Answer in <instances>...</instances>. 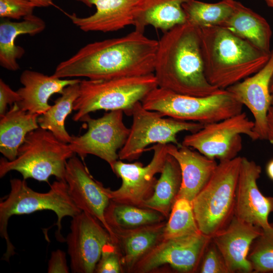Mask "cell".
Segmentation results:
<instances>
[{
	"label": "cell",
	"mask_w": 273,
	"mask_h": 273,
	"mask_svg": "<svg viewBox=\"0 0 273 273\" xmlns=\"http://www.w3.org/2000/svg\"><path fill=\"white\" fill-rule=\"evenodd\" d=\"M158 42L134 29L122 37L89 43L60 62L53 75L99 80L154 73Z\"/></svg>",
	"instance_id": "cell-1"
},
{
	"label": "cell",
	"mask_w": 273,
	"mask_h": 273,
	"mask_svg": "<svg viewBox=\"0 0 273 273\" xmlns=\"http://www.w3.org/2000/svg\"><path fill=\"white\" fill-rule=\"evenodd\" d=\"M154 74L158 87L178 94L206 97L225 90L207 81L200 29L188 22L164 32L158 42Z\"/></svg>",
	"instance_id": "cell-2"
},
{
	"label": "cell",
	"mask_w": 273,
	"mask_h": 273,
	"mask_svg": "<svg viewBox=\"0 0 273 273\" xmlns=\"http://www.w3.org/2000/svg\"><path fill=\"white\" fill-rule=\"evenodd\" d=\"M205 77L212 85L225 89L255 74L270 54L220 26L199 28Z\"/></svg>",
	"instance_id": "cell-3"
},
{
	"label": "cell",
	"mask_w": 273,
	"mask_h": 273,
	"mask_svg": "<svg viewBox=\"0 0 273 273\" xmlns=\"http://www.w3.org/2000/svg\"><path fill=\"white\" fill-rule=\"evenodd\" d=\"M10 192L0 202V234L6 242L4 259L9 262L15 254L7 231L9 219L13 215L29 214L38 211L51 210L57 216V238L64 241L61 234V221L64 217H73L81 211L71 200L65 180L57 179L50 186L48 192L39 193L28 187L25 179L10 180Z\"/></svg>",
	"instance_id": "cell-4"
},
{
	"label": "cell",
	"mask_w": 273,
	"mask_h": 273,
	"mask_svg": "<svg viewBox=\"0 0 273 273\" xmlns=\"http://www.w3.org/2000/svg\"><path fill=\"white\" fill-rule=\"evenodd\" d=\"M158 87L154 73L106 79H83L79 82V95L75 100L73 116L78 121L98 110H122L131 116L134 105Z\"/></svg>",
	"instance_id": "cell-5"
},
{
	"label": "cell",
	"mask_w": 273,
	"mask_h": 273,
	"mask_svg": "<svg viewBox=\"0 0 273 273\" xmlns=\"http://www.w3.org/2000/svg\"><path fill=\"white\" fill-rule=\"evenodd\" d=\"M74 154L68 144L39 127L27 134L14 160L1 159L0 177L14 170L25 180L33 178L48 183L50 177L55 176L65 180L67 162Z\"/></svg>",
	"instance_id": "cell-6"
},
{
	"label": "cell",
	"mask_w": 273,
	"mask_h": 273,
	"mask_svg": "<svg viewBox=\"0 0 273 273\" xmlns=\"http://www.w3.org/2000/svg\"><path fill=\"white\" fill-rule=\"evenodd\" d=\"M242 157L220 161L204 188L192 202L200 232L212 237L234 214L236 191Z\"/></svg>",
	"instance_id": "cell-7"
},
{
	"label": "cell",
	"mask_w": 273,
	"mask_h": 273,
	"mask_svg": "<svg viewBox=\"0 0 273 273\" xmlns=\"http://www.w3.org/2000/svg\"><path fill=\"white\" fill-rule=\"evenodd\" d=\"M141 103L146 109L158 112L163 117L203 125L239 114L243 107L225 89L211 96L195 97L176 94L158 86L151 90Z\"/></svg>",
	"instance_id": "cell-8"
},
{
	"label": "cell",
	"mask_w": 273,
	"mask_h": 273,
	"mask_svg": "<svg viewBox=\"0 0 273 273\" xmlns=\"http://www.w3.org/2000/svg\"><path fill=\"white\" fill-rule=\"evenodd\" d=\"M131 116L132 123L127 140L118 152L119 159L133 161L138 159L151 144H173L177 146V135L181 131L195 132L204 125L171 117L163 118L159 112L145 108L141 102L133 107Z\"/></svg>",
	"instance_id": "cell-9"
},
{
	"label": "cell",
	"mask_w": 273,
	"mask_h": 273,
	"mask_svg": "<svg viewBox=\"0 0 273 273\" xmlns=\"http://www.w3.org/2000/svg\"><path fill=\"white\" fill-rule=\"evenodd\" d=\"M254 123L244 112L219 121L208 123L199 130L186 135L184 146L197 150L211 159H232L242 148L241 134L253 141L259 139Z\"/></svg>",
	"instance_id": "cell-10"
},
{
	"label": "cell",
	"mask_w": 273,
	"mask_h": 273,
	"mask_svg": "<svg viewBox=\"0 0 273 273\" xmlns=\"http://www.w3.org/2000/svg\"><path fill=\"white\" fill-rule=\"evenodd\" d=\"M123 111H110L95 119L87 114L80 121L87 125L81 135L72 136L69 146L82 159L87 155L96 156L107 162L111 168L119 159L118 152L125 144L130 128L123 121Z\"/></svg>",
	"instance_id": "cell-11"
},
{
	"label": "cell",
	"mask_w": 273,
	"mask_h": 273,
	"mask_svg": "<svg viewBox=\"0 0 273 273\" xmlns=\"http://www.w3.org/2000/svg\"><path fill=\"white\" fill-rule=\"evenodd\" d=\"M153 150L150 162L146 166L140 162L129 163L117 160L111 168L121 178V186L116 190L106 188L110 200L142 207L153 194L157 179L155 175L162 171L168 154L167 144H154L146 151Z\"/></svg>",
	"instance_id": "cell-12"
},
{
	"label": "cell",
	"mask_w": 273,
	"mask_h": 273,
	"mask_svg": "<svg viewBox=\"0 0 273 273\" xmlns=\"http://www.w3.org/2000/svg\"><path fill=\"white\" fill-rule=\"evenodd\" d=\"M211 239L202 233L163 238L135 264L132 272H150L164 265L179 272H195Z\"/></svg>",
	"instance_id": "cell-13"
},
{
	"label": "cell",
	"mask_w": 273,
	"mask_h": 273,
	"mask_svg": "<svg viewBox=\"0 0 273 273\" xmlns=\"http://www.w3.org/2000/svg\"><path fill=\"white\" fill-rule=\"evenodd\" d=\"M70 228L65 240L72 272H95L104 246L113 242L110 234L96 218L83 211L72 217Z\"/></svg>",
	"instance_id": "cell-14"
},
{
	"label": "cell",
	"mask_w": 273,
	"mask_h": 273,
	"mask_svg": "<svg viewBox=\"0 0 273 273\" xmlns=\"http://www.w3.org/2000/svg\"><path fill=\"white\" fill-rule=\"evenodd\" d=\"M261 172L259 165L242 157L234 215L241 220L267 231L272 226L269 223L268 216L273 212V197L264 196L258 187L257 181Z\"/></svg>",
	"instance_id": "cell-15"
},
{
	"label": "cell",
	"mask_w": 273,
	"mask_h": 273,
	"mask_svg": "<svg viewBox=\"0 0 273 273\" xmlns=\"http://www.w3.org/2000/svg\"><path fill=\"white\" fill-rule=\"evenodd\" d=\"M65 180L69 195L77 207L96 218L108 231L113 243L116 239L105 218V211L110 199L106 188L95 179L84 164L76 156L66 163Z\"/></svg>",
	"instance_id": "cell-16"
},
{
	"label": "cell",
	"mask_w": 273,
	"mask_h": 273,
	"mask_svg": "<svg viewBox=\"0 0 273 273\" xmlns=\"http://www.w3.org/2000/svg\"><path fill=\"white\" fill-rule=\"evenodd\" d=\"M272 75L273 49L268 61L261 69L225 89L251 112L254 131L261 140H266V116L271 100L269 87Z\"/></svg>",
	"instance_id": "cell-17"
},
{
	"label": "cell",
	"mask_w": 273,
	"mask_h": 273,
	"mask_svg": "<svg viewBox=\"0 0 273 273\" xmlns=\"http://www.w3.org/2000/svg\"><path fill=\"white\" fill-rule=\"evenodd\" d=\"M262 230L234 215L228 224L212 237L229 273L253 272L248 255L252 243Z\"/></svg>",
	"instance_id": "cell-18"
},
{
	"label": "cell",
	"mask_w": 273,
	"mask_h": 273,
	"mask_svg": "<svg viewBox=\"0 0 273 273\" xmlns=\"http://www.w3.org/2000/svg\"><path fill=\"white\" fill-rule=\"evenodd\" d=\"M144 0H89L96 7L92 15L78 17L68 14L75 25L84 32L116 31L133 25Z\"/></svg>",
	"instance_id": "cell-19"
},
{
	"label": "cell",
	"mask_w": 273,
	"mask_h": 273,
	"mask_svg": "<svg viewBox=\"0 0 273 273\" xmlns=\"http://www.w3.org/2000/svg\"><path fill=\"white\" fill-rule=\"evenodd\" d=\"M167 152L177 161L181 170V183L177 198L190 202L194 199L208 182L217 163L188 147L167 144Z\"/></svg>",
	"instance_id": "cell-20"
},
{
	"label": "cell",
	"mask_w": 273,
	"mask_h": 273,
	"mask_svg": "<svg viewBox=\"0 0 273 273\" xmlns=\"http://www.w3.org/2000/svg\"><path fill=\"white\" fill-rule=\"evenodd\" d=\"M20 81L23 87L17 90L21 97L18 105L25 111L40 115L51 107L48 101L53 95L62 94L66 86L80 80L60 78L26 69L21 73Z\"/></svg>",
	"instance_id": "cell-21"
},
{
	"label": "cell",
	"mask_w": 273,
	"mask_h": 273,
	"mask_svg": "<svg viewBox=\"0 0 273 273\" xmlns=\"http://www.w3.org/2000/svg\"><path fill=\"white\" fill-rule=\"evenodd\" d=\"M166 220L128 230H113L124 271L135 264L164 238Z\"/></svg>",
	"instance_id": "cell-22"
},
{
	"label": "cell",
	"mask_w": 273,
	"mask_h": 273,
	"mask_svg": "<svg viewBox=\"0 0 273 273\" xmlns=\"http://www.w3.org/2000/svg\"><path fill=\"white\" fill-rule=\"evenodd\" d=\"M221 27L247 41L266 54H270L272 31L267 21L241 3L235 0L232 15Z\"/></svg>",
	"instance_id": "cell-23"
},
{
	"label": "cell",
	"mask_w": 273,
	"mask_h": 273,
	"mask_svg": "<svg viewBox=\"0 0 273 273\" xmlns=\"http://www.w3.org/2000/svg\"><path fill=\"white\" fill-rule=\"evenodd\" d=\"M46 28L44 21L40 18L31 15L20 22L9 20L0 23V65L9 71H16L20 69L17 59L24 54V49L15 44L20 35H34Z\"/></svg>",
	"instance_id": "cell-24"
},
{
	"label": "cell",
	"mask_w": 273,
	"mask_h": 273,
	"mask_svg": "<svg viewBox=\"0 0 273 273\" xmlns=\"http://www.w3.org/2000/svg\"><path fill=\"white\" fill-rule=\"evenodd\" d=\"M38 116L22 110L16 103L1 117L0 152L7 160L17 157L27 134L39 127Z\"/></svg>",
	"instance_id": "cell-25"
},
{
	"label": "cell",
	"mask_w": 273,
	"mask_h": 273,
	"mask_svg": "<svg viewBox=\"0 0 273 273\" xmlns=\"http://www.w3.org/2000/svg\"><path fill=\"white\" fill-rule=\"evenodd\" d=\"M190 0H144L135 20V30L144 32L149 25L163 31L187 22L183 5Z\"/></svg>",
	"instance_id": "cell-26"
},
{
	"label": "cell",
	"mask_w": 273,
	"mask_h": 273,
	"mask_svg": "<svg viewBox=\"0 0 273 273\" xmlns=\"http://www.w3.org/2000/svg\"><path fill=\"white\" fill-rule=\"evenodd\" d=\"M160 173L152 195L143 203L142 207L156 210L167 219L181 183L179 165L176 160L168 153Z\"/></svg>",
	"instance_id": "cell-27"
},
{
	"label": "cell",
	"mask_w": 273,
	"mask_h": 273,
	"mask_svg": "<svg viewBox=\"0 0 273 273\" xmlns=\"http://www.w3.org/2000/svg\"><path fill=\"white\" fill-rule=\"evenodd\" d=\"M105 218L112 231L134 229L167 220L156 210L112 200L105 210Z\"/></svg>",
	"instance_id": "cell-28"
},
{
	"label": "cell",
	"mask_w": 273,
	"mask_h": 273,
	"mask_svg": "<svg viewBox=\"0 0 273 273\" xmlns=\"http://www.w3.org/2000/svg\"><path fill=\"white\" fill-rule=\"evenodd\" d=\"M79 82L66 86L54 104L37 118L40 127L50 131L58 140L67 144L70 143L72 136L65 129V120L73 110L79 95Z\"/></svg>",
	"instance_id": "cell-29"
},
{
	"label": "cell",
	"mask_w": 273,
	"mask_h": 273,
	"mask_svg": "<svg viewBox=\"0 0 273 273\" xmlns=\"http://www.w3.org/2000/svg\"><path fill=\"white\" fill-rule=\"evenodd\" d=\"M235 0L208 3L190 0L183 5L187 22L199 28L219 26L233 13Z\"/></svg>",
	"instance_id": "cell-30"
},
{
	"label": "cell",
	"mask_w": 273,
	"mask_h": 273,
	"mask_svg": "<svg viewBox=\"0 0 273 273\" xmlns=\"http://www.w3.org/2000/svg\"><path fill=\"white\" fill-rule=\"evenodd\" d=\"M201 233L197 224L192 202L185 198L176 199L166 222L164 238Z\"/></svg>",
	"instance_id": "cell-31"
},
{
	"label": "cell",
	"mask_w": 273,
	"mask_h": 273,
	"mask_svg": "<svg viewBox=\"0 0 273 273\" xmlns=\"http://www.w3.org/2000/svg\"><path fill=\"white\" fill-rule=\"evenodd\" d=\"M271 225L270 229L262 230L250 249L248 259L252 265L253 272L273 271V223Z\"/></svg>",
	"instance_id": "cell-32"
},
{
	"label": "cell",
	"mask_w": 273,
	"mask_h": 273,
	"mask_svg": "<svg viewBox=\"0 0 273 273\" xmlns=\"http://www.w3.org/2000/svg\"><path fill=\"white\" fill-rule=\"evenodd\" d=\"M123 271L121 255L117 245L110 242L103 248L95 272L121 273Z\"/></svg>",
	"instance_id": "cell-33"
},
{
	"label": "cell",
	"mask_w": 273,
	"mask_h": 273,
	"mask_svg": "<svg viewBox=\"0 0 273 273\" xmlns=\"http://www.w3.org/2000/svg\"><path fill=\"white\" fill-rule=\"evenodd\" d=\"M201 273H229L221 254L212 239L207 246L200 265Z\"/></svg>",
	"instance_id": "cell-34"
},
{
	"label": "cell",
	"mask_w": 273,
	"mask_h": 273,
	"mask_svg": "<svg viewBox=\"0 0 273 273\" xmlns=\"http://www.w3.org/2000/svg\"><path fill=\"white\" fill-rule=\"evenodd\" d=\"M35 7L27 0H0V17L20 19L33 14Z\"/></svg>",
	"instance_id": "cell-35"
},
{
	"label": "cell",
	"mask_w": 273,
	"mask_h": 273,
	"mask_svg": "<svg viewBox=\"0 0 273 273\" xmlns=\"http://www.w3.org/2000/svg\"><path fill=\"white\" fill-rule=\"evenodd\" d=\"M21 97L17 91L13 90L2 79H0V116L4 115L8 111V105L18 103Z\"/></svg>",
	"instance_id": "cell-36"
},
{
	"label": "cell",
	"mask_w": 273,
	"mask_h": 273,
	"mask_svg": "<svg viewBox=\"0 0 273 273\" xmlns=\"http://www.w3.org/2000/svg\"><path fill=\"white\" fill-rule=\"evenodd\" d=\"M48 273H68L69 268L67 265L66 255L64 251L57 249L51 253L48 262Z\"/></svg>",
	"instance_id": "cell-37"
},
{
	"label": "cell",
	"mask_w": 273,
	"mask_h": 273,
	"mask_svg": "<svg viewBox=\"0 0 273 273\" xmlns=\"http://www.w3.org/2000/svg\"><path fill=\"white\" fill-rule=\"evenodd\" d=\"M266 140L273 145V94L266 116Z\"/></svg>",
	"instance_id": "cell-38"
},
{
	"label": "cell",
	"mask_w": 273,
	"mask_h": 273,
	"mask_svg": "<svg viewBox=\"0 0 273 273\" xmlns=\"http://www.w3.org/2000/svg\"><path fill=\"white\" fill-rule=\"evenodd\" d=\"M35 7H47L52 4L53 0H27Z\"/></svg>",
	"instance_id": "cell-39"
},
{
	"label": "cell",
	"mask_w": 273,
	"mask_h": 273,
	"mask_svg": "<svg viewBox=\"0 0 273 273\" xmlns=\"http://www.w3.org/2000/svg\"><path fill=\"white\" fill-rule=\"evenodd\" d=\"M266 171L268 176L273 180V159L267 163Z\"/></svg>",
	"instance_id": "cell-40"
},
{
	"label": "cell",
	"mask_w": 273,
	"mask_h": 273,
	"mask_svg": "<svg viewBox=\"0 0 273 273\" xmlns=\"http://www.w3.org/2000/svg\"><path fill=\"white\" fill-rule=\"evenodd\" d=\"M76 1H79V2L83 3L84 4H85L86 6H87L88 7H93L92 5H91V4L89 2V0H76Z\"/></svg>",
	"instance_id": "cell-41"
},
{
	"label": "cell",
	"mask_w": 273,
	"mask_h": 273,
	"mask_svg": "<svg viewBox=\"0 0 273 273\" xmlns=\"http://www.w3.org/2000/svg\"><path fill=\"white\" fill-rule=\"evenodd\" d=\"M266 4L270 7L273 8V0H264Z\"/></svg>",
	"instance_id": "cell-42"
},
{
	"label": "cell",
	"mask_w": 273,
	"mask_h": 273,
	"mask_svg": "<svg viewBox=\"0 0 273 273\" xmlns=\"http://www.w3.org/2000/svg\"><path fill=\"white\" fill-rule=\"evenodd\" d=\"M270 92L271 94H273V75L272 76V78L271 79L270 83Z\"/></svg>",
	"instance_id": "cell-43"
}]
</instances>
